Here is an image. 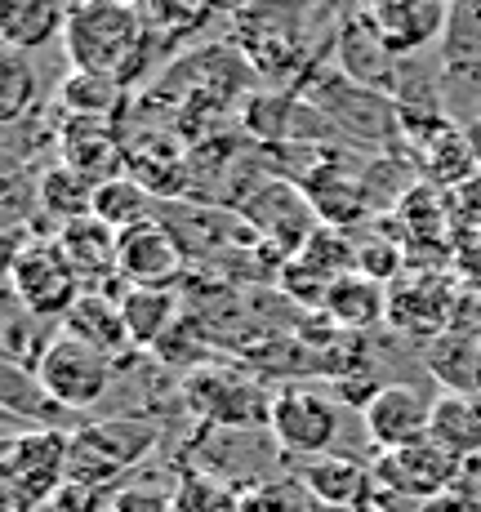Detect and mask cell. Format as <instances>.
<instances>
[{
	"instance_id": "6da1fadb",
	"label": "cell",
	"mask_w": 481,
	"mask_h": 512,
	"mask_svg": "<svg viewBox=\"0 0 481 512\" xmlns=\"http://www.w3.org/2000/svg\"><path fill=\"white\" fill-rule=\"evenodd\" d=\"M147 41L152 32L130 0H76L63 23V49L72 72H98L121 85L143 72Z\"/></svg>"
},
{
	"instance_id": "7a4b0ae2",
	"label": "cell",
	"mask_w": 481,
	"mask_h": 512,
	"mask_svg": "<svg viewBox=\"0 0 481 512\" xmlns=\"http://www.w3.org/2000/svg\"><path fill=\"white\" fill-rule=\"evenodd\" d=\"M156 437H161L156 423L139 415L85 423L67 441V481H85V486L107 490L112 481H121L125 472L139 464L143 455H152Z\"/></svg>"
},
{
	"instance_id": "3957f363",
	"label": "cell",
	"mask_w": 481,
	"mask_h": 512,
	"mask_svg": "<svg viewBox=\"0 0 481 512\" xmlns=\"http://www.w3.org/2000/svg\"><path fill=\"white\" fill-rule=\"evenodd\" d=\"M268 428L277 437V446L294 459L330 455L339 437V401L330 392L312 388V383H294V388L272 392Z\"/></svg>"
},
{
	"instance_id": "277c9868",
	"label": "cell",
	"mask_w": 481,
	"mask_h": 512,
	"mask_svg": "<svg viewBox=\"0 0 481 512\" xmlns=\"http://www.w3.org/2000/svg\"><path fill=\"white\" fill-rule=\"evenodd\" d=\"M85 285L67 268L54 241H32V245H9V294L36 317L63 321L67 308L76 303Z\"/></svg>"
},
{
	"instance_id": "5b68a950",
	"label": "cell",
	"mask_w": 481,
	"mask_h": 512,
	"mask_svg": "<svg viewBox=\"0 0 481 512\" xmlns=\"http://www.w3.org/2000/svg\"><path fill=\"white\" fill-rule=\"evenodd\" d=\"M112 374H116V361L107 352L72 339L63 330H58V339L49 343V352L41 357V366H36V379L45 383V392L63 410L98 406L107 397V388H112Z\"/></svg>"
},
{
	"instance_id": "8992f818",
	"label": "cell",
	"mask_w": 481,
	"mask_h": 512,
	"mask_svg": "<svg viewBox=\"0 0 481 512\" xmlns=\"http://www.w3.org/2000/svg\"><path fill=\"white\" fill-rule=\"evenodd\" d=\"M67 441H72V432L58 428H32L9 437L0 450V481L23 490L36 504H49L67 481Z\"/></svg>"
},
{
	"instance_id": "52a82bcc",
	"label": "cell",
	"mask_w": 481,
	"mask_h": 512,
	"mask_svg": "<svg viewBox=\"0 0 481 512\" xmlns=\"http://www.w3.org/2000/svg\"><path fill=\"white\" fill-rule=\"evenodd\" d=\"M245 219H250V228L259 241H268L272 250H281L286 259L294 254H303V245L317 236L321 219L317 210H312L308 192L303 187H290V183H263L250 192V201H245Z\"/></svg>"
},
{
	"instance_id": "ba28073f",
	"label": "cell",
	"mask_w": 481,
	"mask_h": 512,
	"mask_svg": "<svg viewBox=\"0 0 481 512\" xmlns=\"http://www.w3.org/2000/svg\"><path fill=\"white\" fill-rule=\"evenodd\" d=\"M370 472H375L379 490H392V495H401V499L424 504V499H433L441 490L455 486V477L464 472V464L450 459L433 437H424V441H410V446H401V450H379V459L370 464Z\"/></svg>"
},
{
	"instance_id": "9c48e42d",
	"label": "cell",
	"mask_w": 481,
	"mask_h": 512,
	"mask_svg": "<svg viewBox=\"0 0 481 512\" xmlns=\"http://www.w3.org/2000/svg\"><path fill=\"white\" fill-rule=\"evenodd\" d=\"M188 406L219 428H254L268 423L272 397L241 370H196L188 379Z\"/></svg>"
},
{
	"instance_id": "30bf717a",
	"label": "cell",
	"mask_w": 481,
	"mask_h": 512,
	"mask_svg": "<svg viewBox=\"0 0 481 512\" xmlns=\"http://www.w3.org/2000/svg\"><path fill=\"white\" fill-rule=\"evenodd\" d=\"M428 419H433V401L410 383H384L361 401V423L379 450H401L410 441H424Z\"/></svg>"
},
{
	"instance_id": "8fae6325",
	"label": "cell",
	"mask_w": 481,
	"mask_h": 512,
	"mask_svg": "<svg viewBox=\"0 0 481 512\" xmlns=\"http://www.w3.org/2000/svg\"><path fill=\"white\" fill-rule=\"evenodd\" d=\"M58 161L94 187L130 174V156H125V143L116 139L112 121H94V116H67L58 130Z\"/></svg>"
},
{
	"instance_id": "7c38bea8",
	"label": "cell",
	"mask_w": 481,
	"mask_h": 512,
	"mask_svg": "<svg viewBox=\"0 0 481 512\" xmlns=\"http://www.w3.org/2000/svg\"><path fill=\"white\" fill-rule=\"evenodd\" d=\"M183 241L170 223L147 219L139 228L121 232V277L130 285H152V290H170V281L183 272Z\"/></svg>"
},
{
	"instance_id": "4fadbf2b",
	"label": "cell",
	"mask_w": 481,
	"mask_h": 512,
	"mask_svg": "<svg viewBox=\"0 0 481 512\" xmlns=\"http://www.w3.org/2000/svg\"><path fill=\"white\" fill-rule=\"evenodd\" d=\"M294 481L308 499L326 508H366L375 495V472L348 455H312V459H294Z\"/></svg>"
},
{
	"instance_id": "5bb4252c",
	"label": "cell",
	"mask_w": 481,
	"mask_h": 512,
	"mask_svg": "<svg viewBox=\"0 0 481 512\" xmlns=\"http://www.w3.org/2000/svg\"><path fill=\"white\" fill-rule=\"evenodd\" d=\"M455 294L441 277H410L388 290V326L410 339H428L446 334L455 326V312H450Z\"/></svg>"
},
{
	"instance_id": "9a60e30c",
	"label": "cell",
	"mask_w": 481,
	"mask_h": 512,
	"mask_svg": "<svg viewBox=\"0 0 481 512\" xmlns=\"http://www.w3.org/2000/svg\"><path fill=\"white\" fill-rule=\"evenodd\" d=\"M58 254L67 259V268L76 272V281L85 285V290H103L107 277H121V232H112L107 223H98L94 214H85V219H72L63 223L54 236Z\"/></svg>"
},
{
	"instance_id": "2e32d148",
	"label": "cell",
	"mask_w": 481,
	"mask_h": 512,
	"mask_svg": "<svg viewBox=\"0 0 481 512\" xmlns=\"http://www.w3.org/2000/svg\"><path fill=\"white\" fill-rule=\"evenodd\" d=\"M58 326H63V334H72V339L107 352L112 361H125L130 352H139L130 339V330H125L121 299H112L107 290H94V285L76 294V303L67 308V317L58 321Z\"/></svg>"
},
{
	"instance_id": "e0dca14e",
	"label": "cell",
	"mask_w": 481,
	"mask_h": 512,
	"mask_svg": "<svg viewBox=\"0 0 481 512\" xmlns=\"http://www.w3.org/2000/svg\"><path fill=\"white\" fill-rule=\"evenodd\" d=\"M379 41L388 45V54H415L446 27V0H392V5L370 14Z\"/></svg>"
},
{
	"instance_id": "ac0fdd59",
	"label": "cell",
	"mask_w": 481,
	"mask_h": 512,
	"mask_svg": "<svg viewBox=\"0 0 481 512\" xmlns=\"http://www.w3.org/2000/svg\"><path fill=\"white\" fill-rule=\"evenodd\" d=\"M419 165H424L428 183L441 187V192H450V187H459L477 174L468 134L450 121H437V116L419 125Z\"/></svg>"
},
{
	"instance_id": "d6986e66",
	"label": "cell",
	"mask_w": 481,
	"mask_h": 512,
	"mask_svg": "<svg viewBox=\"0 0 481 512\" xmlns=\"http://www.w3.org/2000/svg\"><path fill=\"white\" fill-rule=\"evenodd\" d=\"M428 437H433L450 459H459V464H464V459H477L481 455V397L441 392L433 401Z\"/></svg>"
},
{
	"instance_id": "ffe728a7",
	"label": "cell",
	"mask_w": 481,
	"mask_h": 512,
	"mask_svg": "<svg viewBox=\"0 0 481 512\" xmlns=\"http://www.w3.org/2000/svg\"><path fill=\"white\" fill-rule=\"evenodd\" d=\"M125 330H130L134 348H161L170 339V330L179 326V294L174 290H152V285H130L121 294Z\"/></svg>"
},
{
	"instance_id": "44dd1931",
	"label": "cell",
	"mask_w": 481,
	"mask_h": 512,
	"mask_svg": "<svg viewBox=\"0 0 481 512\" xmlns=\"http://www.w3.org/2000/svg\"><path fill=\"white\" fill-rule=\"evenodd\" d=\"M326 317L343 330H366L375 321H388V285L384 281H370L366 272H348L330 285L326 294Z\"/></svg>"
},
{
	"instance_id": "7402d4cb",
	"label": "cell",
	"mask_w": 481,
	"mask_h": 512,
	"mask_svg": "<svg viewBox=\"0 0 481 512\" xmlns=\"http://www.w3.org/2000/svg\"><path fill=\"white\" fill-rule=\"evenodd\" d=\"M428 366L446 392H468V397H481V334L473 330H455L437 334L428 343Z\"/></svg>"
},
{
	"instance_id": "603a6c76",
	"label": "cell",
	"mask_w": 481,
	"mask_h": 512,
	"mask_svg": "<svg viewBox=\"0 0 481 512\" xmlns=\"http://www.w3.org/2000/svg\"><path fill=\"white\" fill-rule=\"evenodd\" d=\"M72 5L67 0H0V36L5 49H36L54 32H63Z\"/></svg>"
},
{
	"instance_id": "cb8c5ba5",
	"label": "cell",
	"mask_w": 481,
	"mask_h": 512,
	"mask_svg": "<svg viewBox=\"0 0 481 512\" xmlns=\"http://www.w3.org/2000/svg\"><path fill=\"white\" fill-rule=\"evenodd\" d=\"M0 339H5V361L9 366H23V370H36L41 357L49 352V343L58 339V330L49 326V317H36L32 308L9 294L5 299V326H0Z\"/></svg>"
},
{
	"instance_id": "d4e9b609",
	"label": "cell",
	"mask_w": 481,
	"mask_h": 512,
	"mask_svg": "<svg viewBox=\"0 0 481 512\" xmlns=\"http://www.w3.org/2000/svg\"><path fill=\"white\" fill-rule=\"evenodd\" d=\"M303 192H308L312 210H317V219L326 223V228H348V223H357L361 214H366L361 183L343 170H317L303 183Z\"/></svg>"
},
{
	"instance_id": "484cf974",
	"label": "cell",
	"mask_w": 481,
	"mask_h": 512,
	"mask_svg": "<svg viewBox=\"0 0 481 512\" xmlns=\"http://www.w3.org/2000/svg\"><path fill=\"white\" fill-rule=\"evenodd\" d=\"M152 201H156V196L147 192L139 179L121 174V179L94 187V210H90V214H94L98 223H107L112 232H130V228H139V223L156 219V214H152Z\"/></svg>"
},
{
	"instance_id": "4316f807",
	"label": "cell",
	"mask_w": 481,
	"mask_h": 512,
	"mask_svg": "<svg viewBox=\"0 0 481 512\" xmlns=\"http://www.w3.org/2000/svg\"><path fill=\"white\" fill-rule=\"evenodd\" d=\"M36 196H41V210L49 219L58 223H72V219H85V214L94 210V183L81 179L76 170H67V165H54V170L41 174V187H36Z\"/></svg>"
},
{
	"instance_id": "83f0119b",
	"label": "cell",
	"mask_w": 481,
	"mask_h": 512,
	"mask_svg": "<svg viewBox=\"0 0 481 512\" xmlns=\"http://www.w3.org/2000/svg\"><path fill=\"white\" fill-rule=\"evenodd\" d=\"M125 90L130 85L112 81V76H98V72H72L63 81V107L72 116H94V121H112L125 103Z\"/></svg>"
},
{
	"instance_id": "f1b7e54d",
	"label": "cell",
	"mask_w": 481,
	"mask_h": 512,
	"mask_svg": "<svg viewBox=\"0 0 481 512\" xmlns=\"http://www.w3.org/2000/svg\"><path fill=\"white\" fill-rule=\"evenodd\" d=\"M0 401H5L9 415H27V419H54L58 401L45 392V383L36 379V370H23V366H0Z\"/></svg>"
},
{
	"instance_id": "f546056e",
	"label": "cell",
	"mask_w": 481,
	"mask_h": 512,
	"mask_svg": "<svg viewBox=\"0 0 481 512\" xmlns=\"http://www.w3.org/2000/svg\"><path fill=\"white\" fill-rule=\"evenodd\" d=\"M36 103V67L23 49L0 54V121L14 125L27 107Z\"/></svg>"
},
{
	"instance_id": "4dcf8cb0",
	"label": "cell",
	"mask_w": 481,
	"mask_h": 512,
	"mask_svg": "<svg viewBox=\"0 0 481 512\" xmlns=\"http://www.w3.org/2000/svg\"><path fill=\"white\" fill-rule=\"evenodd\" d=\"M139 14L147 23V32L183 36V32H192V27H201L214 9L205 5V0H139Z\"/></svg>"
},
{
	"instance_id": "1f68e13d",
	"label": "cell",
	"mask_w": 481,
	"mask_h": 512,
	"mask_svg": "<svg viewBox=\"0 0 481 512\" xmlns=\"http://www.w3.org/2000/svg\"><path fill=\"white\" fill-rule=\"evenodd\" d=\"M174 512H241V495H228L210 477H188L174 490Z\"/></svg>"
},
{
	"instance_id": "d6a6232c",
	"label": "cell",
	"mask_w": 481,
	"mask_h": 512,
	"mask_svg": "<svg viewBox=\"0 0 481 512\" xmlns=\"http://www.w3.org/2000/svg\"><path fill=\"white\" fill-rule=\"evenodd\" d=\"M446 205H450V223H455V232H481V174L464 179L459 187H450Z\"/></svg>"
},
{
	"instance_id": "836d02e7",
	"label": "cell",
	"mask_w": 481,
	"mask_h": 512,
	"mask_svg": "<svg viewBox=\"0 0 481 512\" xmlns=\"http://www.w3.org/2000/svg\"><path fill=\"white\" fill-rule=\"evenodd\" d=\"M107 512H174V495L165 486H121Z\"/></svg>"
},
{
	"instance_id": "e575fe53",
	"label": "cell",
	"mask_w": 481,
	"mask_h": 512,
	"mask_svg": "<svg viewBox=\"0 0 481 512\" xmlns=\"http://www.w3.org/2000/svg\"><path fill=\"white\" fill-rule=\"evenodd\" d=\"M112 504V495L98 486H85V481H63V490H58L54 499H49V512H107Z\"/></svg>"
},
{
	"instance_id": "d590c367",
	"label": "cell",
	"mask_w": 481,
	"mask_h": 512,
	"mask_svg": "<svg viewBox=\"0 0 481 512\" xmlns=\"http://www.w3.org/2000/svg\"><path fill=\"white\" fill-rule=\"evenodd\" d=\"M241 512H294L286 486H254L250 495H241Z\"/></svg>"
},
{
	"instance_id": "8d00e7d4",
	"label": "cell",
	"mask_w": 481,
	"mask_h": 512,
	"mask_svg": "<svg viewBox=\"0 0 481 512\" xmlns=\"http://www.w3.org/2000/svg\"><path fill=\"white\" fill-rule=\"evenodd\" d=\"M419 512H481V499L473 495V490H464V486H450V490H441V495L424 499Z\"/></svg>"
},
{
	"instance_id": "74e56055",
	"label": "cell",
	"mask_w": 481,
	"mask_h": 512,
	"mask_svg": "<svg viewBox=\"0 0 481 512\" xmlns=\"http://www.w3.org/2000/svg\"><path fill=\"white\" fill-rule=\"evenodd\" d=\"M0 512H36V499H27L23 490H14V486L0 481Z\"/></svg>"
},
{
	"instance_id": "f35d334b",
	"label": "cell",
	"mask_w": 481,
	"mask_h": 512,
	"mask_svg": "<svg viewBox=\"0 0 481 512\" xmlns=\"http://www.w3.org/2000/svg\"><path fill=\"white\" fill-rule=\"evenodd\" d=\"M468 134V147H473V161H477V174H481V116H473V121L464 125Z\"/></svg>"
},
{
	"instance_id": "ab89813d",
	"label": "cell",
	"mask_w": 481,
	"mask_h": 512,
	"mask_svg": "<svg viewBox=\"0 0 481 512\" xmlns=\"http://www.w3.org/2000/svg\"><path fill=\"white\" fill-rule=\"evenodd\" d=\"M205 5H210L214 14H237V9H245L250 0H205Z\"/></svg>"
},
{
	"instance_id": "60d3db41",
	"label": "cell",
	"mask_w": 481,
	"mask_h": 512,
	"mask_svg": "<svg viewBox=\"0 0 481 512\" xmlns=\"http://www.w3.org/2000/svg\"><path fill=\"white\" fill-rule=\"evenodd\" d=\"M366 5V14H375V9H384V5H392V0H361Z\"/></svg>"
}]
</instances>
